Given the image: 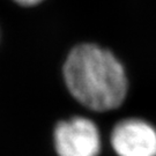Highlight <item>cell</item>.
<instances>
[{"instance_id": "obj_4", "label": "cell", "mask_w": 156, "mask_h": 156, "mask_svg": "<svg viewBox=\"0 0 156 156\" xmlns=\"http://www.w3.org/2000/svg\"><path fill=\"white\" fill-rule=\"evenodd\" d=\"M14 1L22 6H34L39 4V2H42L43 0H14Z\"/></svg>"}, {"instance_id": "obj_1", "label": "cell", "mask_w": 156, "mask_h": 156, "mask_svg": "<svg viewBox=\"0 0 156 156\" xmlns=\"http://www.w3.org/2000/svg\"><path fill=\"white\" fill-rule=\"evenodd\" d=\"M64 80L80 104L98 112L119 108L128 93L127 74L120 60L109 50L89 43L68 53Z\"/></svg>"}, {"instance_id": "obj_3", "label": "cell", "mask_w": 156, "mask_h": 156, "mask_svg": "<svg viewBox=\"0 0 156 156\" xmlns=\"http://www.w3.org/2000/svg\"><path fill=\"white\" fill-rule=\"evenodd\" d=\"M110 142L117 156H156V126L138 117L119 120Z\"/></svg>"}, {"instance_id": "obj_2", "label": "cell", "mask_w": 156, "mask_h": 156, "mask_svg": "<svg viewBox=\"0 0 156 156\" xmlns=\"http://www.w3.org/2000/svg\"><path fill=\"white\" fill-rule=\"evenodd\" d=\"M53 140L58 156H98L101 151L100 129L84 117L59 122Z\"/></svg>"}]
</instances>
